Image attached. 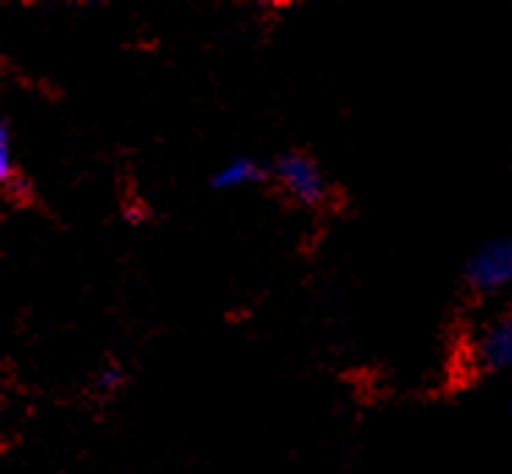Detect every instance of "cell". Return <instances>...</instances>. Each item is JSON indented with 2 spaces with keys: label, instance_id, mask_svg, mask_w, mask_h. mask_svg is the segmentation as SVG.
Masks as SVG:
<instances>
[{
  "label": "cell",
  "instance_id": "cell-2",
  "mask_svg": "<svg viewBox=\"0 0 512 474\" xmlns=\"http://www.w3.org/2000/svg\"><path fill=\"white\" fill-rule=\"evenodd\" d=\"M463 280L471 291L491 294L512 283V239H493L482 244L463 266Z\"/></svg>",
  "mask_w": 512,
  "mask_h": 474
},
{
  "label": "cell",
  "instance_id": "cell-4",
  "mask_svg": "<svg viewBox=\"0 0 512 474\" xmlns=\"http://www.w3.org/2000/svg\"><path fill=\"white\" fill-rule=\"evenodd\" d=\"M269 176V170L263 168L258 159L236 157L225 162L214 176H211V187L214 190H241V187H255L263 184Z\"/></svg>",
  "mask_w": 512,
  "mask_h": 474
},
{
  "label": "cell",
  "instance_id": "cell-3",
  "mask_svg": "<svg viewBox=\"0 0 512 474\" xmlns=\"http://www.w3.org/2000/svg\"><path fill=\"white\" fill-rule=\"evenodd\" d=\"M471 359L482 373H499V370L512 368V310H507L485 332H480Z\"/></svg>",
  "mask_w": 512,
  "mask_h": 474
},
{
  "label": "cell",
  "instance_id": "cell-5",
  "mask_svg": "<svg viewBox=\"0 0 512 474\" xmlns=\"http://www.w3.org/2000/svg\"><path fill=\"white\" fill-rule=\"evenodd\" d=\"M14 154H11V135H9V124L3 121L0 124V181L3 184H11L9 179H14Z\"/></svg>",
  "mask_w": 512,
  "mask_h": 474
},
{
  "label": "cell",
  "instance_id": "cell-1",
  "mask_svg": "<svg viewBox=\"0 0 512 474\" xmlns=\"http://www.w3.org/2000/svg\"><path fill=\"white\" fill-rule=\"evenodd\" d=\"M274 179L293 201L302 206H321L329 195L321 165L304 151H285L274 162Z\"/></svg>",
  "mask_w": 512,
  "mask_h": 474
},
{
  "label": "cell",
  "instance_id": "cell-7",
  "mask_svg": "<svg viewBox=\"0 0 512 474\" xmlns=\"http://www.w3.org/2000/svg\"><path fill=\"white\" fill-rule=\"evenodd\" d=\"M510 406H512V398H510Z\"/></svg>",
  "mask_w": 512,
  "mask_h": 474
},
{
  "label": "cell",
  "instance_id": "cell-6",
  "mask_svg": "<svg viewBox=\"0 0 512 474\" xmlns=\"http://www.w3.org/2000/svg\"><path fill=\"white\" fill-rule=\"evenodd\" d=\"M124 381V373L121 368H107L105 373H99V387H105V390H113Z\"/></svg>",
  "mask_w": 512,
  "mask_h": 474
}]
</instances>
